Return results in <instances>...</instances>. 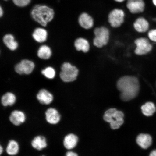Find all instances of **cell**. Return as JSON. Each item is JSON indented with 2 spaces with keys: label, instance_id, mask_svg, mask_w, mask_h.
Masks as SVG:
<instances>
[{
  "label": "cell",
  "instance_id": "cell-27",
  "mask_svg": "<svg viewBox=\"0 0 156 156\" xmlns=\"http://www.w3.org/2000/svg\"><path fill=\"white\" fill-rule=\"evenodd\" d=\"M148 36L150 40L156 42V29L150 30L148 33Z\"/></svg>",
  "mask_w": 156,
  "mask_h": 156
},
{
  "label": "cell",
  "instance_id": "cell-4",
  "mask_svg": "<svg viewBox=\"0 0 156 156\" xmlns=\"http://www.w3.org/2000/svg\"><path fill=\"white\" fill-rule=\"evenodd\" d=\"M59 76L62 80L66 83L72 82L77 79L79 70L75 66L68 62L62 64Z\"/></svg>",
  "mask_w": 156,
  "mask_h": 156
},
{
  "label": "cell",
  "instance_id": "cell-17",
  "mask_svg": "<svg viewBox=\"0 0 156 156\" xmlns=\"http://www.w3.org/2000/svg\"><path fill=\"white\" fill-rule=\"evenodd\" d=\"M134 29L138 32L144 33L147 31L149 27V24L147 20L143 17H138L133 24Z\"/></svg>",
  "mask_w": 156,
  "mask_h": 156
},
{
  "label": "cell",
  "instance_id": "cell-36",
  "mask_svg": "<svg viewBox=\"0 0 156 156\" xmlns=\"http://www.w3.org/2000/svg\"><path fill=\"white\" fill-rule=\"evenodd\" d=\"M4 1H9V0H4Z\"/></svg>",
  "mask_w": 156,
  "mask_h": 156
},
{
  "label": "cell",
  "instance_id": "cell-26",
  "mask_svg": "<svg viewBox=\"0 0 156 156\" xmlns=\"http://www.w3.org/2000/svg\"><path fill=\"white\" fill-rule=\"evenodd\" d=\"M12 1L17 6L24 7L30 4L32 0H12Z\"/></svg>",
  "mask_w": 156,
  "mask_h": 156
},
{
  "label": "cell",
  "instance_id": "cell-11",
  "mask_svg": "<svg viewBox=\"0 0 156 156\" xmlns=\"http://www.w3.org/2000/svg\"><path fill=\"white\" fill-rule=\"evenodd\" d=\"M136 48L135 53L138 55L147 54L152 49V46L147 38H141L136 39L135 41Z\"/></svg>",
  "mask_w": 156,
  "mask_h": 156
},
{
  "label": "cell",
  "instance_id": "cell-13",
  "mask_svg": "<svg viewBox=\"0 0 156 156\" xmlns=\"http://www.w3.org/2000/svg\"><path fill=\"white\" fill-rule=\"evenodd\" d=\"M36 97L40 104L45 106L51 104L54 99V95L52 93L44 89L39 90Z\"/></svg>",
  "mask_w": 156,
  "mask_h": 156
},
{
  "label": "cell",
  "instance_id": "cell-10",
  "mask_svg": "<svg viewBox=\"0 0 156 156\" xmlns=\"http://www.w3.org/2000/svg\"><path fill=\"white\" fill-rule=\"evenodd\" d=\"M126 6L130 13L136 15L143 13L146 5L144 0H126Z\"/></svg>",
  "mask_w": 156,
  "mask_h": 156
},
{
  "label": "cell",
  "instance_id": "cell-31",
  "mask_svg": "<svg viewBox=\"0 0 156 156\" xmlns=\"http://www.w3.org/2000/svg\"><path fill=\"white\" fill-rule=\"evenodd\" d=\"M115 2L118 3H124V2H125L126 0H113Z\"/></svg>",
  "mask_w": 156,
  "mask_h": 156
},
{
  "label": "cell",
  "instance_id": "cell-22",
  "mask_svg": "<svg viewBox=\"0 0 156 156\" xmlns=\"http://www.w3.org/2000/svg\"><path fill=\"white\" fill-rule=\"evenodd\" d=\"M51 49L48 46L43 45L38 49L37 51L38 57L43 60L49 59L52 55Z\"/></svg>",
  "mask_w": 156,
  "mask_h": 156
},
{
  "label": "cell",
  "instance_id": "cell-1",
  "mask_svg": "<svg viewBox=\"0 0 156 156\" xmlns=\"http://www.w3.org/2000/svg\"><path fill=\"white\" fill-rule=\"evenodd\" d=\"M117 86L121 92V98L124 101L134 98L139 93V81L135 77L125 76L120 78L117 82Z\"/></svg>",
  "mask_w": 156,
  "mask_h": 156
},
{
  "label": "cell",
  "instance_id": "cell-32",
  "mask_svg": "<svg viewBox=\"0 0 156 156\" xmlns=\"http://www.w3.org/2000/svg\"><path fill=\"white\" fill-rule=\"evenodd\" d=\"M149 156H156V150L152 151L150 153Z\"/></svg>",
  "mask_w": 156,
  "mask_h": 156
},
{
  "label": "cell",
  "instance_id": "cell-29",
  "mask_svg": "<svg viewBox=\"0 0 156 156\" xmlns=\"http://www.w3.org/2000/svg\"><path fill=\"white\" fill-rule=\"evenodd\" d=\"M4 152V150L3 146L1 144L0 145V156H1L3 154Z\"/></svg>",
  "mask_w": 156,
  "mask_h": 156
},
{
  "label": "cell",
  "instance_id": "cell-25",
  "mask_svg": "<svg viewBox=\"0 0 156 156\" xmlns=\"http://www.w3.org/2000/svg\"><path fill=\"white\" fill-rule=\"evenodd\" d=\"M41 73L47 79H54L56 75V72L53 68L48 67L41 71Z\"/></svg>",
  "mask_w": 156,
  "mask_h": 156
},
{
  "label": "cell",
  "instance_id": "cell-23",
  "mask_svg": "<svg viewBox=\"0 0 156 156\" xmlns=\"http://www.w3.org/2000/svg\"><path fill=\"white\" fill-rule=\"evenodd\" d=\"M75 47L78 51H82L84 52H87L89 50L90 46L88 42L85 39L80 38L75 41Z\"/></svg>",
  "mask_w": 156,
  "mask_h": 156
},
{
  "label": "cell",
  "instance_id": "cell-30",
  "mask_svg": "<svg viewBox=\"0 0 156 156\" xmlns=\"http://www.w3.org/2000/svg\"><path fill=\"white\" fill-rule=\"evenodd\" d=\"M4 13V11L1 5H0V17H1L3 16Z\"/></svg>",
  "mask_w": 156,
  "mask_h": 156
},
{
  "label": "cell",
  "instance_id": "cell-33",
  "mask_svg": "<svg viewBox=\"0 0 156 156\" xmlns=\"http://www.w3.org/2000/svg\"><path fill=\"white\" fill-rule=\"evenodd\" d=\"M153 4L156 7V0H152Z\"/></svg>",
  "mask_w": 156,
  "mask_h": 156
},
{
  "label": "cell",
  "instance_id": "cell-35",
  "mask_svg": "<svg viewBox=\"0 0 156 156\" xmlns=\"http://www.w3.org/2000/svg\"><path fill=\"white\" fill-rule=\"evenodd\" d=\"M41 156H46V155H41Z\"/></svg>",
  "mask_w": 156,
  "mask_h": 156
},
{
  "label": "cell",
  "instance_id": "cell-9",
  "mask_svg": "<svg viewBox=\"0 0 156 156\" xmlns=\"http://www.w3.org/2000/svg\"><path fill=\"white\" fill-rule=\"evenodd\" d=\"M9 119V122L13 126H20L26 122V113L22 110L15 109L10 113Z\"/></svg>",
  "mask_w": 156,
  "mask_h": 156
},
{
  "label": "cell",
  "instance_id": "cell-18",
  "mask_svg": "<svg viewBox=\"0 0 156 156\" xmlns=\"http://www.w3.org/2000/svg\"><path fill=\"white\" fill-rule=\"evenodd\" d=\"M16 101V97L14 93L8 92L2 96L1 98V105L5 107H11L14 106Z\"/></svg>",
  "mask_w": 156,
  "mask_h": 156
},
{
  "label": "cell",
  "instance_id": "cell-14",
  "mask_svg": "<svg viewBox=\"0 0 156 156\" xmlns=\"http://www.w3.org/2000/svg\"><path fill=\"white\" fill-rule=\"evenodd\" d=\"M78 21L80 26L86 29L92 28L94 25V20L93 17L86 11L83 12L79 15Z\"/></svg>",
  "mask_w": 156,
  "mask_h": 156
},
{
  "label": "cell",
  "instance_id": "cell-16",
  "mask_svg": "<svg viewBox=\"0 0 156 156\" xmlns=\"http://www.w3.org/2000/svg\"><path fill=\"white\" fill-rule=\"evenodd\" d=\"M20 146L17 140L14 139L9 140L6 146L5 151L9 156H15L19 153Z\"/></svg>",
  "mask_w": 156,
  "mask_h": 156
},
{
  "label": "cell",
  "instance_id": "cell-7",
  "mask_svg": "<svg viewBox=\"0 0 156 156\" xmlns=\"http://www.w3.org/2000/svg\"><path fill=\"white\" fill-rule=\"evenodd\" d=\"M44 115L46 122L50 125H57L61 122V113L55 107H48L45 111Z\"/></svg>",
  "mask_w": 156,
  "mask_h": 156
},
{
  "label": "cell",
  "instance_id": "cell-15",
  "mask_svg": "<svg viewBox=\"0 0 156 156\" xmlns=\"http://www.w3.org/2000/svg\"><path fill=\"white\" fill-rule=\"evenodd\" d=\"M79 138L76 135L73 133H69L64 136L62 140V144L63 147L66 150L70 151L76 147Z\"/></svg>",
  "mask_w": 156,
  "mask_h": 156
},
{
  "label": "cell",
  "instance_id": "cell-5",
  "mask_svg": "<svg viewBox=\"0 0 156 156\" xmlns=\"http://www.w3.org/2000/svg\"><path fill=\"white\" fill-rule=\"evenodd\" d=\"M125 12L123 9L115 8L109 12L108 21L111 26L114 28H118L123 24L126 17Z\"/></svg>",
  "mask_w": 156,
  "mask_h": 156
},
{
  "label": "cell",
  "instance_id": "cell-2",
  "mask_svg": "<svg viewBox=\"0 0 156 156\" xmlns=\"http://www.w3.org/2000/svg\"><path fill=\"white\" fill-rule=\"evenodd\" d=\"M33 20L43 27H46L53 20L55 11L53 9L44 5H35L30 11Z\"/></svg>",
  "mask_w": 156,
  "mask_h": 156
},
{
  "label": "cell",
  "instance_id": "cell-6",
  "mask_svg": "<svg viewBox=\"0 0 156 156\" xmlns=\"http://www.w3.org/2000/svg\"><path fill=\"white\" fill-rule=\"evenodd\" d=\"M94 33L95 38L94 39V45L101 48L108 43L110 36V32L106 27H102L94 29Z\"/></svg>",
  "mask_w": 156,
  "mask_h": 156
},
{
  "label": "cell",
  "instance_id": "cell-28",
  "mask_svg": "<svg viewBox=\"0 0 156 156\" xmlns=\"http://www.w3.org/2000/svg\"><path fill=\"white\" fill-rule=\"evenodd\" d=\"M64 156H79L76 153L73 151H68L66 152Z\"/></svg>",
  "mask_w": 156,
  "mask_h": 156
},
{
  "label": "cell",
  "instance_id": "cell-19",
  "mask_svg": "<svg viewBox=\"0 0 156 156\" xmlns=\"http://www.w3.org/2000/svg\"><path fill=\"white\" fill-rule=\"evenodd\" d=\"M48 33L46 29L42 28L35 29L32 34V37L37 42L42 43L47 39Z\"/></svg>",
  "mask_w": 156,
  "mask_h": 156
},
{
  "label": "cell",
  "instance_id": "cell-24",
  "mask_svg": "<svg viewBox=\"0 0 156 156\" xmlns=\"http://www.w3.org/2000/svg\"><path fill=\"white\" fill-rule=\"evenodd\" d=\"M142 113L147 116H151L156 111V107L154 103L152 102L146 103L141 107Z\"/></svg>",
  "mask_w": 156,
  "mask_h": 156
},
{
  "label": "cell",
  "instance_id": "cell-8",
  "mask_svg": "<svg viewBox=\"0 0 156 156\" xmlns=\"http://www.w3.org/2000/svg\"><path fill=\"white\" fill-rule=\"evenodd\" d=\"M34 62L28 59H23L15 66L16 73L20 75H30L32 73L35 68Z\"/></svg>",
  "mask_w": 156,
  "mask_h": 156
},
{
  "label": "cell",
  "instance_id": "cell-20",
  "mask_svg": "<svg viewBox=\"0 0 156 156\" xmlns=\"http://www.w3.org/2000/svg\"><path fill=\"white\" fill-rule=\"evenodd\" d=\"M136 141L140 147L146 149L151 145L153 141L151 136L149 134H141L138 136Z\"/></svg>",
  "mask_w": 156,
  "mask_h": 156
},
{
  "label": "cell",
  "instance_id": "cell-12",
  "mask_svg": "<svg viewBox=\"0 0 156 156\" xmlns=\"http://www.w3.org/2000/svg\"><path fill=\"white\" fill-rule=\"evenodd\" d=\"M32 147L36 151H41L48 147V143L45 136L38 134L32 138L30 142Z\"/></svg>",
  "mask_w": 156,
  "mask_h": 156
},
{
  "label": "cell",
  "instance_id": "cell-3",
  "mask_svg": "<svg viewBox=\"0 0 156 156\" xmlns=\"http://www.w3.org/2000/svg\"><path fill=\"white\" fill-rule=\"evenodd\" d=\"M123 113L116 108H111L105 112L104 119L110 123L111 127L113 129H118L124 123Z\"/></svg>",
  "mask_w": 156,
  "mask_h": 156
},
{
  "label": "cell",
  "instance_id": "cell-34",
  "mask_svg": "<svg viewBox=\"0 0 156 156\" xmlns=\"http://www.w3.org/2000/svg\"><path fill=\"white\" fill-rule=\"evenodd\" d=\"M153 20L155 21V22H156V18L154 19Z\"/></svg>",
  "mask_w": 156,
  "mask_h": 156
},
{
  "label": "cell",
  "instance_id": "cell-21",
  "mask_svg": "<svg viewBox=\"0 0 156 156\" xmlns=\"http://www.w3.org/2000/svg\"><path fill=\"white\" fill-rule=\"evenodd\" d=\"M3 42L6 46L11 51L16 50L18 47V43L15 41L14 37L12 34H7L3 37Z\"/></svg>",
  "mask_w": 156,
  "mask_h": 156
}]
</instances>
